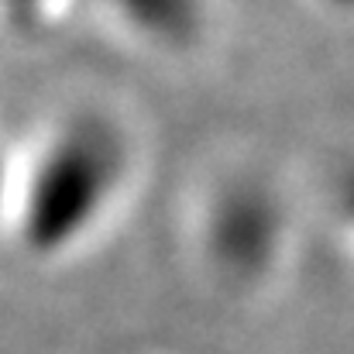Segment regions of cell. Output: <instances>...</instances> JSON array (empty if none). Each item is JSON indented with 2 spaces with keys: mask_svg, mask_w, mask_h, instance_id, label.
<instances>
[{
  "mask_svg": "<svg viewBox=\"0 0 354 354\" xmlns=\"http://www.w3.org/2000/svg\"><path fill=\"white\" fill-rule=\"evenodd\" d=\"M17 189H21V165L14 162V151L0 138V221L17 203Z\"/></svg>",
  "mask_w": 354,
  "mask_h": 354,
  "instance_id": "1",
  "label": "cell"
}]
</instances>
